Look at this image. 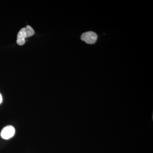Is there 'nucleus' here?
<instances>
[{
    "mask_svg": "<svg viewBox=\"0 0 153 153\" xmlns=\"http://www.w3.org/2000/svg\"><path fill=\"white\" fill-rule=\"evenodd\" d=\"M97 36L93 32H87L83 33L81 36V39L85 41L86 44H94L97 40Z\"/></svg>",
    "mask_w": 153,
    "mask_h": 153,
    "instance_id": "nucleus-1",
    "label": "nucleus"
},
{
    "mask_svg": "<svg viewBox=\"0 0 153 153\" xmlns=\"http://www.w3.org/2000/svg\"><path fill=\"white\" fill-rule=\"evenodd\" d=\"M15 133V129L12 126H8L4 128L1 132V137L4 139L7 140L12 137Z\"/></svg>",
    "mask_w": 153,
    "mask_h": 153,
    "instance_id": "nucleus-2",
    "label": "nucleus"
},
{
    "mask_svg": "<svg viewBox=\"0 0 153 153\" xmlns=\"http://www.w3.org/2000/svg\"><path fill=\"white\" fill-rule=\"evenodd\" d=\"M27 38L25 28H22L17 35V43L18 45L22 46L25 43V39Z\"/></svg>",
    "mask_w": 153,
    "mask_h": 153,
    "instance_id": "nucleus-3",
    "label": "nucleus"
},
{
    "mask_svg": "<svg viewBox=\"0 0 153 153\" xmlns=\"http://www.w3.org/2000/svg\"><path fill=\"white\" fill-rule=\"evenodd\" d=\"M26 29V34H27V38H30L32 37L35 34V31L33 30V28L30 26L27 25V27H25Z\"/></svg>",
    "mask_w": 153,
    "mask_h": 153,
    "instance_id": "nucleus-4",
    "label": "nucleus"
},
{
    "mask_svg": "<svg viewBox=\"0 0 153 153\" xmlns=\"http://www.w3.org/2000/svg\"><path fill=\"white\" fill-rule=\"evenodd\" d=\"M2 101V97L1 94H0V104L1 103Z\"/></svg>",
    "mask_w": 153,
    "mask_h": 153,
    "instance_id": "nucleus-5",
    "label": "nucleus"
}]
</instances>
